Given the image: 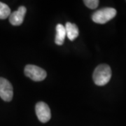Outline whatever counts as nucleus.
<instances>
[{
    "label": "nucleus",
    "instance_id": "nucleus-3",
    "mask_svg": "<svg viewBox=\"0 0 126 126\" xmlns=\"http://www.w3.org/2000/svg\"><path fill=\"white\" fill-rule=\"evenodd\" d=\"M25 74L34 81H43L47 76L46 72L44 69L33 64H27L25 67Z\"/></svg>",
    "mask_w": 126,
    "mask_h": 126
},
{
    "label": "nucleus",
    "instance_id": "nucleus-6",
    "mask_svg": "<svg viewBox=\"0 0 126 126\" xmlns=\"http://www.w3.org/2000/svg\"><path fill=\"white\" fill-rule=\"evenodd\" d=\"M26 12L27 9L25 6H20L17 11L13 12L9 16V21L11 24L14 26L20 25L24 20Z\"/></svg>",
    "mask_w": 126,
    "mask_h": 126
},
{
    "label": "nucleus",
    "instance_id": "nucleus-5",
    "mask_svg": "<svg viewBox=\"0 0 126 126\" xmlns=\"http://www.w3.org/2000/svg\"><path fill=\"white\" fill-rule=\"evenodd\" d=\"M35 111L38 119L41 123H47L50 119V110L48 104L45 102H39L36 104Z\"/></svg>",
    "mask_w": 126,
    "mask_h": 126
},
{
    "label": "nucleus",
    "instance_id": "nucleus-9",
    "mask_svg": "<svg viewBox=\"0 0 126 126\" xmlns=\"http://www.w3.org/2000/svg\"><path fill=\"white\" fill-rule=\"evenodd\" d=\"M11 15V9L8 5L4 3L0 2V19L4 20Z\"/></svg>",
    "mask_w": 126,
    "mask_h": 126
},
{
    "label": "nucleus",
    "instance_id": "nucleus-1",
    "mask_svg": "<svg viewBox=\"0 0 126 126\" xmlns=\"http://www.w3.org/2000/svg\"><path fill=\"white\" fill-rule=\"evenodd\" d=\"M111 78V69L108 64H102L95 68L93 79L94 83L98 86H103L107 84Z\"/></svg>",
    "mask_w": 126,
    "mask_h": 126
},
{
    "label": "nucleus",
    "instance_id": "nucleus-10",
    "mask_svg": "<svg viewBox=\"0 0 126 126\" xmlns=\"http://www.w3.org/2000/svg\"><path fill=\"white\" fill-rule=\"evenodd\" d=\"M83 3L88 8L94 9L98 6L99 1L98 0H85V1H83Z\"/></svg>",
    "mask_w": 126,
    "mask_h": 126
},
{
    "label": "nucleus",
    "instance_id": "nucleus-4",
    "mask_svg": "<svg viewBox=\"0 0 126 126\" xmlns=\"http://www.w3.org/2000/svg\"><path fill=\"white\" fill-rule=\"evenodd\" d=\"M14 96L11 83L4 78L0 77V97L6 102H10Z\"/></svg>",
    "mask_w": 126,
    "mask_h": 126
},
{
    "label": "nucleus",
    "instance_id": "nucleus-7",
    "mask_svg": "<svg viewBox=\"0 0 126 126\" xmlns=\"http://www.w3.org/2000/svg\"><path fill=\"white\" fill-rule=\"evenodd\" d=\"M64 28L66 30V36H67L69 40H75L78 37L79 34V28L77 26V25L67 22L64 26Z\"/></svg>",
    "mask_w": 126,
    "mask_h": 126
},
{
    "label": "nucleus",
    "instance_id": "nucleus-8",
    "mask_svg": "<svg viewBox=\"0 0 126 126\" xmlns=\"http://www.w3.org/2000/svg\"><path fill=\"white\" fill-rule=\"evenodd\" d=\"M66 36V30L64 26L61 24H58L56 26V36L55 39V44L58 46L63 45Z\"/></svg>",
    "mask_w": 126,
    "mask_h": 126
},
{
    "label": "nucleus",
    "instance_id": "nucleus-2",
    "mask_svg": "<svg viewBox=\"0 0 126 126\" xmlns=\"http://www.w3.org/2000/svg\"><path fill=\"white\" fill-rule=\"evenodd\" d=\"M116 10L113 8H103L95 11L92 16L93 22L98 24H104L116 16Z\"/></svg>",
    "mask_w": 126,
    "mask_h": 126
}]
</instances>
